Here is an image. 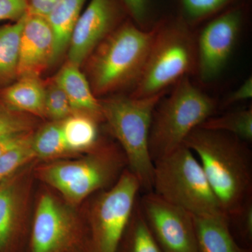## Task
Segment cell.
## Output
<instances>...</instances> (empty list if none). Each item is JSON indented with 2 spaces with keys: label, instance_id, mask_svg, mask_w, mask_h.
Instances as JSON below:
<instances>
[{
  "label": "cell",
  "instance_id": "f546056e",
  "mask_svg": "<svg viewBox=\"0 0 252 252\" xmlns=\"http://www.w3.org/2000/svg\"><path fill=\"white\" fill-rule=\"evenodd\" d=\"M60 0H28V14L46 17Z\"/></svg>",
  "mask_w": 252,
  "mask_h": 252
},
{
  "label": "cell",
  "instance_id": "ba28073f",
  "mask_svg": "<svg viewBox=\"0 0 252 252\" xmlns=\"http://www.w3.org/2000/svg\"><path fill=\"white\" fill-rule=\"evenodd\" d=\"M141 190L126 168L114 185L96 193L84 217L86 252H117Z\"/></svg>",
  "mask_w": 252,
  "mask_h": 252
},
{
  "label": "cell",
  "instance_id": "4fadbf2b",
  "mask_svg": "<svg viewBox=\"0 0 252 252\" xmlns=\"http://www.w3.org/2000/svg\"><path fill=\"white\" fill-rule=\"evenodd\" d=\"M115 0H91L81 12L68 46V61L80 67L94 49L117 27Z\"/></svg>",
  "mask_w": 252,
  "mask_h": 252
},
{
  "label": "cell",
  "instance_id": "5b68a950",
  "mask_svg": "<svg viewBox=\"0 0 252 252\" xmlns=\"http://www.w3.org/2000/svg\"><path fill=\"white\" fill-rule=\"evenodd\" d=\"M216 108V100L194 85L188 76L177 81L152 116L149 148L153 162L183 145L190 132L212 117Z\"/></svg>",
  "mask_w": 252,
  "mask_h": 252
},
{
  "label": "cell",
  "instance_id": "6da1fadb",
  "mask_svg": "<svg viewBox=\"0 0 252 252\" xmlns=\"http://www.w3.org/2000/svg\"><path fill=\"white\" fill-rule=\"evenodd\" d=\"M248 143L226 132L199 127L184 143L198 159L227 217L252 198V158Z\"/></svg>",
  "mask_w": 252,
  "mask_h": 252
},
{
  "label": "cell",
  "instance_id": "1f68e13d",
  "mask_svg": "<svg viewBox=\"0 0 252 252\" xmlns=\"http://www.w3.org/2000/svg\"><path fill=\"white\" fill-rule=\"evenodd\" d=\"M252 78L250 77L244 81L243 84H242L237 90L228 96V98L225 101L224 104L225 106L230 105V104L252 98Z\"/></svg>",
  "mask_w": 252,
  "mask_h": 252
},
{
  "label": "cell",
  "instance_id": "83f0119b",
  "mask_svg": "<svg viewBox=\"0 0 252 252\" xmlns=\"http://www.w3.org/2000/svg\"><path fill=\"white\" fill-rule=\"evenodd\" d=\"M231 0H182L187 14L190 17L198 18L212 14Z\"/></svg>",
  "mask_w": 252,
  "mask_h": 252
},
{
  "label": "cell",
  "instance_id": "7c38bea8",
  "mask_svg": "<svg viewBox=\"0 0 252 252\" xmlns=\"http://www.w3.org/2000/svg\"><path fill=\"white\" fill-rule=\"evenodd\" d=\"M241 14L231 11L209 23L198 38L197 72L200 79L210 81L224 69L238 39Z\"/></svg>",
  "mask_w": 252,
  "mask_h": 252
},
{
  "label": "cell",
  "instance_id": "3957f363",
  "mask_svg": "<svg viewBox=\"0 0 252 252\" xmlns=\"http://www.w3.org/2000/svg\"><path fill=\"white\" fill-rule=\"evenodd\" d=\"M126 167L127 160L120 146L101 143L81 158L59 159L35 165L34 174L74 207L114 185Z\"/></svg>",
  "mask_w": 252,
  "mask_h": 252
},
{
  "label": "cell",
  "instance_id": "e0dca14e",
  "mask_svg": "<svg viewBox=\"0 0 252 252\" xmlns=\"http://www.w3.org/2000/svg\"><path fill=\"white\" fill-rule=\"evenodd\" d=\"M0 101L10 108L35 117L45 118V86L40 77L26 76L5 86Z\"/></svg>",
  "mask_w": 252,
  "mask_h": 252
},
{
  "label": "cell",
  "instance_id": "7402d4cb",
  "mask_svg": "<svg viewBox=\"0 0 252 252\" xmlns=\"http://www.w3.org/2000/svg\"><path fill=\"white\" fill-rule=\"evenodd\" d=\"M32 146L36 160L52 161L72 155L64 141L61 122H50L34 132Z\"/></svg>",
  "mask_w": 252,
  "mask_h": 252
},
{
  "label": "cell",
  "instance_id": "9a60e30c",
  "mask_svg": "<svg viewBox=\"0 0 252 252\" xmlns=\"http://www.w3.org/2000/svg\"><path fill=\"white\" fill-rule=\"evenodd\" d=\"M67 95L73 113L88 114L103 121L100 100L96 98L89 81L80 67L67 61L54 79Z\"/></svg>",
  "mask_w": 252,
  "mask_h": 252
},
{
  "label": "cell",
  "instance_id": "2e32d148",
  "mask_svg": "<svg viewBox=\"0 0 252 252\" xmlns=\"http://www.w3.org/2000/svg\"><path fill=\"white\" fill-rule=\"evenodd\" d=\"M193 219L198 252H251L235 239L225 214Z\"/></svg>",
  "mask_w": 252,
  "mask_h": 252
},
{
  "label": "cell",
  "instance_id": "cb8c5ba5",
  "mask_svg": "<svg viewBox=\"0 0 252 252\" xmlns=\"http://www.w3.org/2000/svg\"><path fill=\"white\" fill-rule=\"evenodd\" d=\"M33 134L22 143L9 149L0 157V182L21 167L36 160L32 146Z\"/></svg>",
  "mask_w": 252,
  "mask_h": 252
},
{
  "label": "cell",
  "instance_id": "484cf974",
  "mask_svg": "<svg viewBox=\"0 0 252 252\" xmlns=\"http://www.w3.org/2000/svg\"><path fill=\"white\" fill-rule=\"evenodd\" d=\"M73 113L67 95L55 81L45 86V115L51 122H61Z\"/></svg>",
  "mask_w": 252,
  "mask_h": 252
},
{
  "label": "cell",
  "instance_id": "ffe728a7",
  "mask_svg": "<svg viewBox=\"0 0 252 252\" xmlns=\"http://www.w3.org/2000/svg\"><path fill=\"white\" fill-rule=\"evenodd\" d=\"M27 14L0 27V86L9 85L18 78L20 39Z\"/></svg>",
  "mask_w": 252,
  "mask_h": 252
},
{
  "label": "cell",
  "instance_id": "8992f818",
  "mask_svg": "<svg viewBox=\"0 0 252 252\" xmlns=\"http://www.w3.org/2000/svg\"><path fill=\"white\" fill-rule=\"evenodd\" d=\"M152 192L193 216L224 214L198 159L185 144L154 162Z\"/></svg>",
  "mask_w": 252,
  "mask_h": 252
},
{
  "label": "cell",
  "instance_id": "d6986e66",
  "mask_svg": "<svg viewBox=\"0 0 252 252\" xmlns=\"http://www.w3.org/2000/svg\"><path fill=\"white\" fill-rule=\"evenodd\" d=\"M86 0H60L46 16L54 32V63L61 59L69 46L73 29L82 12Z\"/></svg>",
  "mask_w": 252,
  "mask_h": 252
},
{
  "label": "cell",
  "instance_id": "8fae6325",
  "mask_svg": "<svg viewBox=\"0 0 252 252\" xmlns=\"http://www.w3.org/2000/svg\"><path fill=\"white\" fill-rule=\"evenodd\" d=\"M152 235L165 252H198L193 215L154 192L138 200Z\"/></svg>",
  "mask_w": 252,
  "mask_h": 252
},
{
  "label": "cell",
  "instance_id": "30bf717a",
  "mask_svg": "<svg viewBox=\"0 0 252 252\" xmlns=\"http://www.w3.org/2000/svg\"><path fill=\"white\" fill-rule=\"evenodd\" d=\"M31 162L0 182V252H26L34 168Z\"/></svg>",
  "mask_w": 252,
  "mask_h": 252
},
{
  "label": "cell",
  "instance_id": "44dd1931",
  "mask_svg": "<svg viewBox=\"0 0 252 252\" xmlns=\"http://www.w3.org/2000/svg\"><path fill=\"white\" fill-rule=\"evenodd\" d=\"M117 252H165L146 223L137 201Z\"/></svg>",
  "mask_w": 252,
  "mask_h": 252
},
{
  "label": "cell",
  "instance_id": "52a82bcc",
  "mask_svg": "<svg viewBox=\"0 0 252 252\" xmlns=\"http://www.w3.org/2000/svg\"><path fill=\"white\" fill-rule=\"evenodd\" d=\"M194 71H197V44L191 33L180 25L158 27L130 96L156 95Z\"/></svg>",
  "mask_w": 252,
  "mask_h": 252
},
{
  "label": "cell",
  "instance_id": "d4e9b609",
  "mask_svg": "<svg viewBox=\"0 0 252 252\" xmlns=\"http://www.w3.org/2000/svg\"><path fill=\"white\" fill-rule=\"evenodd\" d=\"M36 117L10 108L0 101V137L16 132L34 131Z\"/></svg>",
  "mask_w": 252,
  "mask_h": 252
},
{
  "label": "cell",
  "instance_id": "277c9868",
  "mask_svg": "<svg viewBox=\"0 0 252 252\" xmlns=\"http://www.w3.org/2000/svg\"><path fill=\"white\" fill-rule=\"evenodd\" d=\"M165 94L142 98L120 94L100 100L103 121L125 154L127 169L145 193L152 191L154 162L149 148L152 116Z\"/></svg>",
  "mask_w": 252,
  "mask_h": 252
},
{
  "label": "cell",
  "instance_id": "ac0fdd59",
  "mask_svg": "<svg viewBox=\"0 0 252 252\" xmlns=\"http://www.w3.org/2000/svg\"><path fill=\"white\" fill-rule=\"evenodd\" d=\"M100 121L88 114L72 113L61 122L63 136L70 154L91 152L98 147Z\"/></svg>",
  "mask_w": 252,
  "mask_h": 252
},
{
  "label": "cell",
  "instance_id": "5bb4252c",
  "mask_svg": "<svg viewBox=\"0 0 252 252\" xmlns=\"http://www.w3.org/2000/svg\"><path fill=\"white\" fill-rule=\"evenodd\" d=\"M54 32L46 17L27 14L20 39L18 78L40 77L54 64Z\"/></svg>",
  "mask_w": 252,
  "mask_h": 252
},
{
  "label": "cell",
  "instance_id": "7a4b0ae2",
  "mask_svg": "<svg viewBox=\"0 0 252 252\" xmlns=\"http://www.w3.org/2000/svg\"><path fill=\"white\" fill-rule=\"evenodd\" d=\"M158 27L145 31L131 23L116 28L89 56V83L94 95L127 87L140 79Z\"/></svg>",
  "mask_w": 252,
  "mask_h": 252
},
{
  "label": "cell",
  "instance_id": "4316f807",
  "mask_svg": "<svg viewBox=\"0 0 252 252\" xmlns=\"http://www.w3.org/2000/svg\"><path fill=\"white\" fill-rule=\"evenodd\" d=\"M230 228L235 230L245 248L251 249L252 243V198L249 199L240 209L227 217Z\"/></svg>",
  "mask_w": 252,
  "mask_h": 252
},
{
  "label": "cell",
  "instance_id": "d6a6232c",
  "mask_svg": "<svg viewBox=\"0 0 252 252\" xmlns=\"http://www.w3.org/2000/svg\"><path fill=\"white\" fill-rule=\"evenodd\" d=\"M123 1L132 17L137 22L142 23L147 12V0H123Z\"/></svg>",
  "mask_w": 252,
  "mask_h": 252
},
{
  "label": "cell",
  "instance_id": "4dcf8cb0",
  "mask_svg": "<svg viewBox=\"0 0 252 252\" xmlns=\"http://www.w3.org/2000/svg\"><path fill=\"white\" fill-rule=\"evenodd\" d=\"M34 131L26 132H16L0 137V157L6 153L9 149L14 148L25 140H27Z\"/></svg>",
  "mask_w": 252,
  "mask_h": 252
},
{
  "label": "cell",
  "instance_id": "603a6c76",
  "mask_svg": "<svg viewBox=\"0 0 252 252\" xmlns=\"http://www.w3.org/2000/svg\"><path fill=\"white\" fill-rule=\"evenodd\" d=\"M199 127L226 132L249 143L252 140V108L250 107L220 117L208 118Z\"/></svg>",
  "mask_w": 252,
  "mask_h": 252
},
{
  "label": "cell",
  "instance_id": "f1b7e54d",
  "mask_svg": "<svg viewBox=\"0 0 252 252\" xmlns=\"http://www.w3.org/2000/svg\"><path fill=\"white\" fill-rule=\"evenodd\" d=\"M28 0H0V21H17L28 14Z\"/></svg>",
  "mask_w": 252,
  "mask_h": 252
},
{
  "label": "cell",
  "instance_id": "9c48e42d",
  "mask_svg": "<svg viewBox=\"0 0 252 252\" xmlns=\"http://www.w3.org/2000/svg\"><path fill=\"white\" fill-rule=\"evenodd\" d=\"M84 218L50 191L38 197L26 252H86Z\"/></svg>",
  "mask_w": 252,
  "mask_h": 252
}]
</instances>
